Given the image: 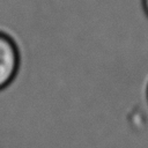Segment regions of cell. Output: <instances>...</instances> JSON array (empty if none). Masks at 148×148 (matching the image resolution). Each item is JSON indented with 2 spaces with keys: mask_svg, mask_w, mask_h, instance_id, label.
Wrapping results in <instances>:
<instances>
[{
  "mask_svg": "<svg viewBox=\"0 0 148 148\" xmlns=\"http://www.w3.org/2000/svg\"><path fill=\"white\" fill-rule=\"evenodd\" d=\"M146 99L148 102V82H147V86H146Z\"/></svg>",
  "mask_w": 148,
  "mask_h": 148,
  "instance_id": "cell-3",
  "label": "cell"
},
{
  "mask_svg": "<svg viewBox=\"0 0 148 148\" xmlns=\"http://www.w3.org/2000/svg\"><path fill=\"white\" fill-rule=\"evenodd\" d=\"M141 7H142V10H143L145 15L148 18V0H141Z\"/></svg>",
  "mask_w": 148,
  "mask_h": 148,
  "instance_id": "cell-2",
  "label": "cell"
},
{
  "mask_svg": "<svg viewBox=\"0 0 148 148\" xmlns=\"http://www.w3.org/2000/svg\"><path fill=\"white\" fill-rule=\"evenodd\" d=\"M21 67V53L15 39L0 30V91L16 79Z\"/></svg>",
  "mask_w": 148,
  "mask_h": 148,
  "instance_id": "cell-1",
  "label": "cell"
}]
</instances>
